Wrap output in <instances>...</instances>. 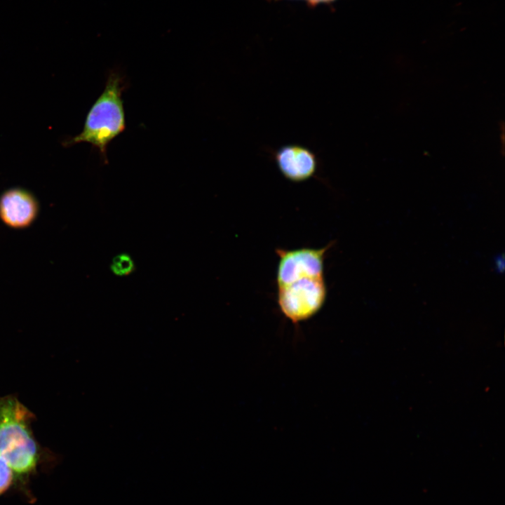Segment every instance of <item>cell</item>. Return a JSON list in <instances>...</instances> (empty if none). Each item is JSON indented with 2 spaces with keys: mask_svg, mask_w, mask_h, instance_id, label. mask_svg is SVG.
Listing matches in <instances>:
<instances>
[{
  "mask_svg": "<svg viewBox=\"0 0 505 505\" xmlns=\"http://www.w3.org/2000/svg\"><path fill=\"white\" fill-rule=\"evenodd\" d=\"M126 87L123 76L112 71L103 92L88 111L82 131L66 142V145L87 142L96 147L102 161L108 163L109 144L126 128L122 93Z\"/></svg>",
  "mask_w": 505,
  "mask_h": 505,
  "instance_id": "cell-1",
  "label": "cell"
},
{
  "mask_svg": "<svg viewBox=\"0 0 505 505\" xmlns=\"http://www.w3.org/2000/svg\"><path fill=\"white\" fill-rule=\"evenodd\" d=\"M30 417L17 398H0V457L18 476L31 473L39 460L38 446L29 426Z\"/></svg>",
  "mask_w": 505,
  "mask_h": 505,
  "instance_id": "cell-2",
  "label": "cell"
},
{
  "mask_svg": "<svg viewBox=\"0 0 505 505\" xmlns=\"http://www.w3.org/2000/svg\"><path fill=\"white\" fill-rule=\"evenodd\" d=\"M277 288L279 309L294 324L308 320L318 313L326 299L324 276L304 278Z\"/></svg>",
  "mask_w": 505,
  "mask_h": 505,
  "instance_id": "cell-3",
  "label": "cell"
},
{
  "mask_svg": "<svg viewBox=\"0 0 505 505\" xmlns=\"http://www.w3.org/2000/svg\"><path fill=\"white\" fill-rule=\"evenodd\" d=\"M331 245L329 243L321 248L276 249L278 257L277 287L304 278L324 276L325 255Z\"/></svg>",
  "mask_w": 505,
  "mask_h": 505,
  "instance_id": "cell-4",
  "label": "cell"
},
{
  "mask_svg": "<svg viewBox=\"0 0 505 505\" xmlns=\"http://www.w3.org/2000/svg\"><path fill=\"white\" fill-rule=\"evenodd\" d=\"M271 153L281 175L292 182L309 180L315 175L319 167V159L316 153L302 144H285Z\"/></svg>",
  "mask_w": 505,
  "mask_h": 505,
  "instance_id": "cell-5",
  "label": "cell"
},
{
  "mask_svg": "<svg viewBox=\"0 0 505 505\" xmlns=\"http://www.w3.org/2000/svg\"><path fill=\"white\" fill-rule=\"evenodd\" d=\"M38 213L36 198L23 188H11L0 196V219L11 228L29 227L36 218Z\"/></svg>",
  "mask_w": 505,
  "mask_h": 505,
  "instance_id": "cell-6",
  "label": "cell"
},
{
  "mask_svg": "<svg viewBox=\"0 0 505 505\" xmlns=\"http://www.w3.org/2000/svg\"><path fill=\"white\" fill-rule=\"evenodd\" d=\"M110 268L114 274L123 276L132 274L135 269V266L128 254L121 253L113 258Z\"/></svg>",
  "mask_w": 505,
  "mask_h": 505,
  "instance_id": "cell-7",
  "label": "cell"
},
{
  "mask_svg": "<svg viewBox=\"0 0 505 505\" xmlns=\"http://www.w3.org/2000/svg\"><path fill=\"white\" fill-rule=\"evenodd\" d=\"M14 473L8 464L0 457V495L11 486Z\"/></svg>",
  "mask_w": 505,
  "mask_h": 505,
  "instance_id": "cell-8",
  "label": "cell"
},
{
  "mask_svg": "<svg viewBox=\"0 0 505 505\" xmlns=\"http://www.w3.org/2000/svg\"><path fill=\"white\" fill-rule=\"evenodd\" d=\"M495 266L499 271H502L504 268V260L503 256H499L495 260Z\"/></svg>",
  "mask_w": 505,
  "mask_h": 505,
  "instance_id": "cell-9",
  "label": "cell"
},
{
  "mask_svg": "<svg viewBox=\"0 0 505 505\" xmlns=\"http://www.w3.org/2000/svg\"><path fill=\"white\" fill-rule=\"evenodd\" d=\"M306 1H307L308 3H309L310 4H314V5H315V4H319V3L329 2V1H333V0H306Z\"/></svg>",
  "mask_w": 505,
  "mask_h": 505,
  "instance_id": "cell-10",
  "label": "cell"
}]
</instances>
